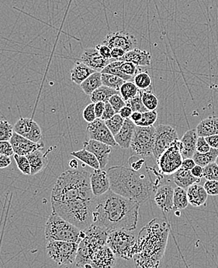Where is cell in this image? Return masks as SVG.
<instances>
[{
	"mask_svg": "<svg viewBox=\"0 0 218 268\" xmlns=\"http://www.w3.org/2000/svg\"><path fill=\"white\" fill-rule=\"evenodd\" d=\"M140 205L109 190L96 197L93 211V225L109 232L131 231L136 229L138 222Z\"/></svg>",
	"mask_w": 218,
	"mask_h": 268,
	"instance_id": "cell-1",
	"label": "cell"
},
{
	"mask_svg": "<svg viewBox=\"0 0 218 268\" xmlns=\"http://www.w3.org/2000/svg\"><path fill=\"white\" fill-rule=\"evenodd\" d=\"M107 171L110 190L139 205L147 202L160 187L161 178H153L151 167H147V174L124 166H114Z\"/></svg>",
	"mask_w": 218,
	"mask_h": 268,
	"instance_id": "cell-2",
	"label": "cell"
},
{
	"mask_svg": "<svg viewBox=\"0 0 218 268\" xmlns=\"http://www.w3.org/2000/svg\"><path fill=\"white\" fill-rule=\"evenodd\" d=\"M170 225L162 219H152L138 235L136 268H159L165 255Z\"/></svg>",
	"mask_w": 218,
	"mask_h": 268,
	"instance_id": "cell-3",
	"label": "cell"
},
{
	"mask_svg": "<svg viewBox=\"0 0 218 268\" xmlns=\"http://www.w3.org/2000/svg\"><path fill=\"white\" fill-rule=\"evenodd\" d=\"M90 175L87 171L77 170H68L62 173L52 189V203L94 199L96 197L92 191Z\"/></svg>",
	"mask_w": 218,
	"mask_h": 268,
	"instance_id": "cell-4",
	"label": "cell"
},
{
	"mask_svg": "<svg viewBox=\"0 0 218 268\" xmlns=\"http://www.w3.org/2000/svg\"><path fill=\"white\" fill-rule=\"evenodd\" d=\"M45 236L47 242L65 241L79 244L84 238L85 231L81 230L76 225L64 219L55 212H52L45 224Z\"/></svg>",
	"mask_w": 218,
	"mask_h": 268,
	"instance_id": "cell-5",
	"label": "cell"
},
{
	"mask_svg": "<svg viewBox=\"0 0 218 268\" xmlns=\"http://www.w3.org/2000/svg\"><path fill=\"white\" fill-rule=\"evenodd\" d=\"M85 231V236L79 242L76 256V266L84 267L86 264H90L92 255L96 249L107 245V237L110 232L107 229L92 225Z\"/></svg>",
	"mask_w": 218,
	"mask_h": 268,
	"instance_id": "cell-6",
	"label": "cell"
},
{
	"mask_svg": "<svg viewBox=\"0 0 218 268\" xmlns=\"http://www.w3.org/2000/svg\"><path fill=\"white\" fill-rule=\"evenodd\" d=\"M137 241L138 237L131 231L116 230L109 233L107 245L117 258L129 260L137 252Z\"/></svg>",
	"mask_w": 218,
	"mask_h": 268,
	"instance_id": "cell-7",
	"label": "cell"
},
{
	"mask_svg": "<svg viewBox=\"0 0 218 268\" xmlns=\"http://www.w3.org/2000/svg\"><path fill=\"white\" fill-rule=\"evenodd\" d=\"M79 244L65 241H48L46 251L48 256L58 265H69L76 262Z\"/></svg>",
	"mask_w": 218,
	"mask_h": 268,
	"instance_id": "cell-8",
	"label": "cell"
},
{
	"mask_svg": "<svg viewBox=\"0 0 218 268\" xmlns=\"http://www.w3.org/2000/svg\"><path fill=\"white\" fill-rule=\"evenodd\" d=\"M183 144L181 140H175L172 144L157 159L158 171L164 175L173 174L182 167L183 157L182 151Z\"/></svg>",
	"mask_w": 218,
	"mask_h": 268,
	"instance_id": "cell-9",
	"label": "cell"
},
{
	"mask_svg": "<svg viewBox=\"0 0 218 268\" xmlns=\"http://www.w3.org/2000/svg\"><path fill=\"white\" fill-rule=\"evenodd\" d=\"M155 127H136L131 143V151L134 155H153V147L155 142Z\"/></svg>",
	"mask_w": 218,
	"mask_h": 268,
	"instance_id": "cell-10",
	"label": "cell"
},
{
	"mask_svg": "<svg viewBox=\"0 0 218 268\" xmlns=\"http://www.w3.org/2000/svg\"><path fill=\"white\" fill-rule=\"evenodd\" d=\"M179 139L176 130L169 125L160 124L155 127L153 156L158 159L172 144Z\"/></svg>",
	"mask_w": 218,
	"mask_h": 268,
	"instance_id": "cell-11",
	"label": "cell"
},
{
	"mask_svg": "<svg viewBox=\"0 0 218 268\" xmlns=\"http://www.w3.org/2000/svg\"><path fill=\"white\" fill-rule=\"evenodd\" d=\"M102 45L113 48H121L124 52H128L138 47V40L134 35L126 31H117L108 34L102 41Z\"/></svg>",
	"mask_w": 218,
	"mask_h": 268,
	"instance_id": "cell-12",
	"label": "cell"
},
{
	"mask_svg": "<svg viewBox=\"0 0 218 268\" xmlns=\"http://www.w3.org/2000/svg\"><path fill=\"white\" fill-rule=\"evenodd\" d=\"M88 137L91 140L102 142L110 147H117V144L107 125L101 119L97 118L89 123L86 128Z\"/></svg>",
	"mask_w": 218,
	"mask_h": 268,
	"instance_id": "cell-13",
	"label": "cell"
},
{
	"mask_svg": "<svg viewBox=\"0 0 218 268\" xmlns=\"http://www.w3.org/2000/svg\"><path fill=\"white\" fill-rule=\"evenodd\" d=\"M15 133L35 143H42L43 134L39 125L31 118L21 117L14 127Z\"/></svg>",
	"mask_w": 218,
	"mask_h": 268,
	"instance_id": "cell-14",
	"label": "cell"
},
{
	"mask_svg": "<svg viewBox=\"0 0 218 268\" xmlns=\"http://www.w3.org/2000/svg\"><path fill=\"white\" fill-rule=\"evenodd\" d=\"M116 263L117 256L107 245H105L93 253L90 264L93 268H113Z\"/></svg>",
	"mask_w": 218,
	"mask_h": 268,
	"instance_id": "cell-15",
	"label": "cell"
},
{
	"mask_svg": "<svg viewBox=\"0 0 218 268\" xmlns=\"http://www.w3.org/2000/svg\"><path fill=\"white\" fill-rule=\"evenodd\" d=\"M10 142L14 149V154L18 155L27 156L30 153L34 152L35 150H42L45 147L43 142L39 144L35 143L15 132H14Z\"/></svg>",
	"mask_w": 218,
	"mask_h": 268,
	"instance_id": "cell-16",
	"label": "cell"
},
{
	"mask_svg": "<svg viewBox=\"0 0 218 268\" xmlns=\"http://www.w3.org/2000/svg\"><path fill=\"white\" fill-rule=\"evenodd\" d=\"M83 148L93 153L100 163V169H104L108 164L109 157L112 151L111 147L102 142L90 139L83 143Z\"/></svg>",
	"mask_w": 218,
	"mask_h": 268,
	"instance_id": "cell-17",
	"label": "cell"
},
{
	"mask_svg": "<svg viewBox=\"0 0 218 268\" xmlns=\"http://www.w3.org/2000/svg\"><path fill=\"white\" fill-rule=\"evenodd\" d=\"M80 62L90 67L95 72H101L111 62V60L103 58L96 48H86L83 52Z\"/></svg>",
	"mask_w": 218,
	"mask_h": 268,
	"instance_id": "cell-18",
	"label": "cell"
},
{
	"mask_svg": "<svg viewBox=\"0 0 218 268\" xmlns=\"http://www.w3.org/2000/svg\"><path fill=\"white\" fill-rule=\"evenodd\" d=\"M174 188L171 185H164L160 186L155 191V203L164 213H168L173 210Z\"/></svg>",
	"mask_w": 218,
	"mask_h": 268,
	"instance_id": "cell-19",
	"label": "cell"
},
{
	"mask_svg": "<svg viewBox=\"0 0 218 268\" xmlns=\"http://www.w3.org/2000/svg\"><path fill=\"white\" fill-rule=\"evenodd\" d=\"M90 185L95 197H99L110 190V179L107 171L103 169L94 170L90 175Z\"/></svg>",
	"mask_w": 218,
	"mask_h": 268,
	"instance_id": "cell-20",
	"label": "cell"
},
{
	"mask_svg": "<svg viewBox=\"0 0 218 268\" xmlns=\"http://www.w3.org/2000/svg\"><path fill=\"white\" fill-rule=\"evenodd\" d=\"M137 126L130 119L124 120L122 128L120 129L117 135L114 136L117 145L122 149L130 148L131 140L134 136V130Z\"/></svg>",
	"mask_w": 218,
	"mask_h": 268,
	"instance_id": "cell-21",
	"label": "cell"
},
{
	"mask_svg": "<svg viewBox=\"0 0 218 268\" xmlns=\"http://www.w3.org/2000/svg\"><path fill=\"white\" fill-rule=\"evenodd\" d=\"M121 62H131L137 66H151V55L147 51H143L139 48L126 52L125 55L120 58Z\"/></svg>",
	"mask_w": 218,
	"mask_h": 268,
	"instance_id": "cell-22",
	"label": "cell"
},
{
	"mask_svg": "<svg viewBox=\"0 0 218 268\" xmlns=\"http://www.w3.org/2000/svg\"><path fill=\"white\" fill-rule=\"evenodd\" d=\"M199 137L196 129H191L184 133L181 141L183 144L182 155L183 159L191 158L196 153V146Z\"/></svg>",
	"mask_w": 218,
	"mask_h": 268,
	"instance_id": "cell-23",
	"label": "cell"
},
{
	"mask_svg": "<svg viewBox=\"0 0 218 268\" xmlns=\"http://www.w3.org/2000/svg\"><path fill=\"white\" fill-rule=\"evenodd\" d=\"M186 191H187L189 203L192 207H200L206 204L208 194L203 186H201L198 184H194L189 186Z\"/></svg>",
	"mask_w": 218,
	"mask_h": 268,
	"instance_id": "cell-24",
	"label": "cell"
},
{
	"mask_svg": "<svg viewBox=\"0 0 218 268\" xmlns=\"http://www.w3.org/2000/svg\"><path fill=\"white\" fill-rule=\"evenodd\" d=\"M49 150H48L45 154L42 152V150H35L34 152L30 153L27 155L31 164V175L38 174L46 167L48 163L47 154Z\"/></svg>",
	"mask_w": 218,
	"mask_h": 268,
	"instance_id": "cell-25",
	"label": "cell"
},
{
	"mask_svg": "<svg viewBox=\"0 0 218 268\" xmlns=\"http://www.w3.org/2000/svg\"><path fill=\"white\" fill-rule=\"evenodd\" d=\"M196 130L199 137H207L218 134V117L208 116L199 122Z\"/></svg>",
	"mask_w": 218,
	"mask_h": 268,
	"instance_id": "cell-26",
	"label": "cell"
},
{
	"mask_svg": "<svg viewBox=\"0 0 218 268\" xmlns=\"http://www.w3.org/2000/svg\"><path fill=\"white\" fill-rule=\"evenodd\" d=\"M173 180L177 186L185 189L192 185L200 182V179L192 175L191 171L183 169L182 167L174 173Z\"/></svg>",
	"mask_w": 218,
	"mask_h": 268,
	"instance_id": "cell-27",
	"label": "cell"
},
{
	"mask_svg": "<svg viewBox=\"0 0 218 268\" xmlns=\"http://www.w3.org/2000/svg\"><path fill=\"white\" fill-rule=\"evenodd\" d=\"M94 72H96L93 69H90V67H88L83 62H77L71 71V80L80 86L81 84Z\"/></svg>",
	"mask_w": 218,
	"mask_h": 268,
	"instance_id": "cell-28",
	"label": "cell"
},
{
	"mask_svg": "<svg viewBox=\"0 0 218 268\" xmlns=\"http://www.w3.org/2000/svg\"><path fill=\"white\" fill-rule=\"evenodd\" d=\"M101 77V72H96L92 74L90 77L86 79L80 85L81 89L83 91V93L87 96H91L96 89L101 87L103 86Z\"/></svg>",
	"mask_w": 218,
	"mask_h": 268,
	"instance_id": "cell-29",
	"label": "cell"
},
{
	"mask_svg": "<svg viewBox=\"0 0 218 268\" xmlns=\"http://www.w3.org/2000/svg\"><path fill=\"white\" fill-rule=\"evenodd\" d=\"M70 155L73 156L75 158L79 159L86 165L92 167L94 170L100 169V163L96 156L93 153L86 150V149L83 148V150L73 151L71 153Z\"/></svg>",
	"mask_w": 218,
	"mask_h": 268,
	"instance_id": "cell-30",
	"label": "cell"
},
{
	"mask_svg": "<svg viewBox=\"0 0 218 268\" xmlns=\"http://www.w3.org/2000/svg\"><path fill=\"white\" fill-rule=\"evenodd\" d=\"M116 94H120V92L110 89L107 86H102L101 87L96 89L90 96V99L93 103H99V102L107 103H109L110 98Z\"/></svg>",
	"mask_w": 218,
	"mask_h": 268,
	"instance_id": "cell-31",
	"label": "cell"
},
{
	"mask_svg": "<svg viewBox=\"0 0 218 268\" xmlns=\"http://www.w3.org/2000/svg\"><path fill=\"white\" fill-rule=\"evenodd\" d=\"M189 204L186 190L180 187L174 188L173 209L179 211L183 210Z\"/></svg>",
	"mask_w": 218,
	"mask_h": 268,
	"instance_id": "cell-32",
	"label": "cell"
},
{
	"mask_svg": "<svg viewBox=\"0 0 218 268\" xmlns=\"http://www.w3.org/2000/svg\"><path fill=\"white\" fill-rule=\"evenodd\" d=\"M218 156V149L211 148L207 153L201 154V153L196 152L192 157L195 163L197 165L201 167H206L208 164L216 161V157Z\"/></svg>",
	"mask_w": 218,
	"mask_h": 268,
	"instance_id": "cell-33",
	"label": "cell"
},
{
	"mask_svg": "<svg viewBox=\"0 0 218 268\" xmlns=\"http://www.w3.org/2000/svg\"><path fill=\"white\" fill-rule=\"evenodd\" d=\"M133 82L139 90H152V79L146 71H141L139 73L137 74L134 76Z\"/></svg>",
	"mask_w": 218,
	"mask_h": 268,
	"instance_id": "cell-34",
	"label": "cell"
},
{
	"mask_svg": "<svg viewBox=\"0 0 218 268\" xmlns=\"http://www.w3.org/2000/svg\"><path fill=\"white\" fill-rule=\"evenodd\" d=\"M122 64L121 61H115V62H111L108 65H107L103 71L101 73L103 74H110V75H116L118 77L121 78L125 82H132L134 80V77L129 76V75H126L120 69V65Z\"/></svg>",
	"mask_w": 218,
	"mask_h": 268,
	"instance_id": "cell-35",
	"label": "cell"
},
{
	"mask_svg": "<svg viewBox=\"0 0 218 268\" xmlns=\"http://www.w3.org/2000/svg\"><path fill=\"white\" fill-rule=\"evenodd\" d=\"M143 104L148 111L156 110L158 107V97L153 93L152 90L141 91Z\"/></svg>",
	"mask_w": 218,
	"mask_h": 268,
	"instance_id": "cell-36",
	"label": "cell"
},
{
	"mask_svg": "<svg viewBox=\"0 0 218 268\" xmlns=\"http://www.w3.org/2000/svg\"><path fill=\"white\" fill-rule=\"evenodd\" d=\"M139 91L134 82H124V83L120 87L119 92H120L121 97L127 103L130 99H132L136 95L138 94Z\"/></svg>",
	"mask_w": 218,
	"mask_h": 268,
	"instance_id": "cell-37",
	"label": "cell"
},
{
	"mask_svg": "<svg viewBox=\"0 0 218 268\" xmlns=\"http://www.w3.org/2000/svg\"><path fill=\"white\" fill-rule=\"evenodd\" d=\"M102 83L103 86H107L114 90L120 91V87L124 83L125 81L121 78L110 74L102 73Z\"/></svg>",
	"mask_w": 218,
	"mask_h": 268,
	"instance_id": "cell-38",
	"label": "cell"
},
{
	"mask_svg": "<svg viewBox=\"0 0 218 268\" xmlns=\"http://www.w3.org/2000/svg\"><path fill=\"white\" fill-rule=\"evenodd\" d=\"M124 120H125L122 118L120 114L117 113L111 119L105 121V123H106L109 130L111 132L112 134L116 136L118 133V132L120 131V129L122 128Z\"/></svg>",
	"mask_w": 218,
	"mask_h": 268,
	"instance_id": "cell-39",
	"label": "cell"
},
{
	"mask_svg": "<svg viewBox=\"0 0 218 268\" xmlns=\"http://www.w3.org/2000/svg\"><path fill=\"white\" fill-rule=\"evenodd\" d=\"M157 118H158V113L156 110L144 112L142 113V118L138 123H136V126L143 127H152L156 122Z\"/></svg>",
	"mask_w": 218,
	"mask_h": 268,
	"instance_id": "cell-40",
	"label": "cell"
},
{
	"mask_svg": "<svg viewBox=\"0 0 218 268\" xmlns=\"http://www.w3.org/2000/svg\"><path fill=\"white\" fill-rule=\"evenodd\" d=\"M14 160H15L18 169L25 174V175H31V167L27 156L18 155L14 154Z\"/></svg>",
	"mask_w": 218,
	"mask_h": 268,
	"instance_id": "cell-41",
	"label": "cell"
},
{
	"mask_svg": "<svg viewBox=\"0 0 218 268\" xmlns=\"http://www.w3.org/2000/svg\"><path fill=\"white\" fill-rule=\"evenodd\" d=\"M14 132V127L9 122L0 120V141H10Z\"/></svg>",
	"mask_w": 218,
	"mask_h": 268,
	"instance_id": "cell-42",
	"label": "cell"
},
{
	"mask_svg": "<svg viewBox=\"0 0 218 268\" xmlns=\"http://www.w3.org/2000/svg\"><path fill=\"white\" fill-rule=\"evenodd\" d=\"M127 105H128L132 109L133 112L144 113V112L148 111L146 108L144 107V104H143L141 90L138 92V94L136 95L134 98L127 102Z\"/></svg>",
	"mask_w": 218,
	"mask_h": 268,
	"instance_id": "cell-43",
	"label": "cell"
},
{
	"mask_svg": "<svg viewBox=\"0 0 218 268\" xmlns=\"http://www.w3.org/2000/svg\"><path fill=\"white\" fill-rule=\"evenodd\" d=\"M203 178L206 181H218V165L216 162L203 167Z\"/></svg>",
	"mask_w": 218,
	"mask_h": 268,
	"instance_id": "cell-44",
	"label": "cell"
},
{
	"mask_svg": "<svg viewBox=\"0 0 218 268\" xmlns=\"http://www.w3.org/2000/svg\"><path fill=\"white\" fill-rule=\"evenodd\" d=\"M120 69L124 74L131 77H134L137 74L141 72L139 67L131 62H122V64L120 65Z\"/></svg>",
	"mask_w": 218,
	"mask_h": 268,
	"instance_id": "cell-45",
	"label": "cell"
},
{
	"mask_svg": "<svg viewBox=\"0 0 218 268\" xmlns=\"http://www.w3.org/2000/svg\"><path fill=\"white\" fill-rule=\"evenodd\" d=\"M109 103L114 108L116 113H119L120 110L127 105V103L124 101V99L121 97L120 94H116L112 96L109 100Z\"/></svg>",
	"mask_w": 218,
	"mask_h": 268,
	"instance_id": "cell-46",
	"label": "cell"
},
{
	"mask_svg": "<svg viewBox=\"0 0 218 268\" xmlns=\"http://www.w3.org/2000/svg\"><path fill=\"white\" fill-rule=\"evenodd\" d=\"M144 164H145V160L142 157H140L138 155H133L129 159V166L131 169L134 170V171H139Z\"/></svg>",
	"mask_w": 218,
	"mask_h": 268,
	"instance_id": "cell-47",
	"label": "cell"
},
{
	"mask_svg": "<svg viewBox=\"0 0 218 268\" xmlns=\"http://www.w3.org/2000/svg\"><path fill=\"white\" fill-rule=\"evenodd\" d=\"M83 116L84 120L89 123H92L97 119L96 118V112H95V103H90L85 108Z\"/></svg>",
	"mask_w": 218,
	"mask_h": 268,
	"instance_id": "cell-48",
	"label": "cell"
},
{
	"mask_svg": "<svg viewBox=\"0 0 218 268\" xmlns=\"http://www.w3.org/2000/svg\"><path fill=\"white\" fill-rule=\"evenodd\" d=\"M203 188L207 192L208 195L216 196L218 195V181H206Z\"/></svg>",
	"mask_w": 218,
	"mask_h": 268,
	"instance_id": "cell-49",
	"label": "cell"
},
{
	"mask_svg": "<svg viewBox=\"0 0 218 268\" xmlns=\"http://www.w3.org/2000/svg\"><path fill=\"white\" fill-rule=\"evenodd\" d=\"M211 147H209L205 137H198L197 142H196V152L204 154V153H207L208 151H209Z\"/></svg>",
	"mask_w": 218,
	"mask_h": 268,
	"instance_id": "cell-50",
	"label": "cell"
},
{
	"mask_svg": "<svg viewBox=\"0 0 218 268\" xmlns=\"http://www.w3.org/2000/svg\"><path fill=\"white\" fill-rule=\"evenodd\" d=\"M0 154L11 157L14 155V150L10 141H0Z\"/></svg>",
	"mask_w": 218,
	"mask_h": 268,
	"instance_id": "cell-51",
	"label": "cell"
},
{
	"mask_svg": "<svg viewBox=\"0 0 218 268\" xmlns=\"http://www.w3.org/2000/svg\"><path fill=\"white\" fill-rule=\"evenodd\" d=\"M115 114H117V113L114 111V108L112 107L110 103H107L105 104L104 111H103L101 120H103V121H107V120L111 119Z\"/></svg>",
	"mask_w": 218,
	"mask_h": 268,
	"instance_id": "cell-52",
	"label": "cell"
},
{
	"mask_svg": "<svg viewBox=\"0 0 218 268\" xmlns=\"http://www.w3.org/2000/svg\"><path fill=\"white\" fill-rule=\"evenodd\" d=\"M96 49L98 50L99 53L102 57L107 60H111V49L106 45H100L96 47Z\"/></svg>",
	"mask_w": 218,
	"mask_h": 268,
	"instance_id": "cell-53",
	"label": "cell"
},
{
	"mask_svg": "<svg viewBox=\"0 0 218 268\" xmlns=\"http://www.w3.org/2000/svg\"><path fill=\"white\" fill-rule=\"evenodd\" d=\"M125 53L126 52L121 48H113L111 49V62L120 60V58L125 55Z\"/></svg>",
	"mask_w": 218,
	"mask_h": 268,
	"instance_id": "cell-54",
	"label": "cell"
},
{
	"mask_svg": "<svg viewBox=\"0 0 218 268\" xmlns=\"http://www.w3.org/2000/svg\"><path fill=\"white\" fill-rule=\"evenodd\" d=\"M195 166H196V163H195L194 160L192 159V157H191V158L183 159L182 167H181L183 169L191 171Z\"/></svg>",
	"mask_w": 218,
	"mask_h": 268,
	"instance_id": "cell-55",
	"label": "cell"
},
{
	"mask_svg": "<svg viewBox=\"0 0 218 268\" xmlns=\"http://www.w3.org/2000/svg\"><path fill=\"white\" fill-rule=\"evenodd\" d=\"M132 113V109H131V108L128 105H126L124 107H123L122 109L120 110V111L119 112L118 114H120V116H121L122 118H124V120H126V119H130V117H131Z\"/></svg>",
	"mask_w": 218,
	"mask_h": 268,
	"instance_id": "cell-56",
	"label": "cell"
},
{
	"mask_svg": "<svg viewBox=\"0 0 218 268\" xmlns=\"http://www.w3.org/2000/svg\"><path fill=\"white\" fill-rule=\"evenodd\" d=\"M105 104L106 103H103V102L95 103V112H96V118L101 119L103 111H104Z\"/></svg>",
	"mask_w": 218,
	"mask_h": 268,
	"instance_id": "cell-57",
	"label": "cell"
},
{
	"mask_svg": "<svg viewBox=\"0 0 218 268\" xmlns=\"http://www.w3.org/2000/svg\"><path fill=\"white\" fill-rule=\"evenodd\" d=\"M209 147L213 149H218V134L216 135L209 136V137H205Z\"/></svg>",
	"mask_w": 218,
	"mask_h": 268,
	"instance_id": "cell-58",
	"label": "cell"
},
{
	"mask_svg": "<svg viewBox=\"0 0 218 268\" xmlns=\"http://www.w3.org/2000/svg\"><path fill=\"white\" fill-rule=\"evenodd\" d=\"M191 173L196 178L201 179V178H203V167L196 164V166L191 170Z\"/></svg>",
	"mask_w": 218,
	"mask_h": 268,
	"instance_id": "cell-59",
	"label": "cell"
},
{
	"mask_svg": "<svg viewBox=\"0 0 218 268\" xmlns=\"http://www.w3.org/2000/svg\"><path fill=\"white\" fill-rule=\"evenodd\" d=\"M11 164V157L0 154V169H4L6 167H9Z\"/></svg>",
	"mask_w": 218,
	"mask_h": 268,
	"instance_id": "cell-60",
	"label": "cell"
},
{
	"mask_svg": "<svg viewBox=\"0 0 218 268\" xmlns=\"http://www.w3.org/2000/svg\"><path fill=\"white\" fill-rule=\"evenodd\" d=\"M141 118H142V113H140V112H133L132 115L130 117V120L134 122L136 125V123H138L141 120Z\"/></svg>",
	"mask_w": 218,
	"mask_h": 268,
	"instance_id": "cell-61",
	"label": "cell"
},
{
	"mask_svg": "<svg viewBox=\"0 0 218 268\" xmlns=\"http://www.w3.org/2000/svg\"><path fill=\"white\" fill-rule=\"evenodd\" d=\"M69 167L72 168V170H77L78 167H79V163H78L76 159H72L69 161Z\"/></svg>",
	"mask_w": 218,
	"mask_h": 268,
	"instance_id": "cell-62",
	"label": "cell"
},
{
	"mask_svg": "<svg viewBox=\"0 0 218 268\" xmlns=\"http://www.w3.org/2000/svg\"><path fill=\"white\" fill-rule=\"evenodd\" d=\"M215 162H216V164L218 165V156L217 157H216V161H215Z\"/></svg>",
	"mask_w": 218,
	"mask_h": 268,
	"instance_id": "cell-63",
	"label": "cell"
}]
</instances>
